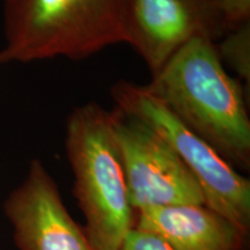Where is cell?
Returning <instances> with one entry per match:
<instances>
[{"label":"cell","mask_w":250,"mask_h":250,"mask_svg":"<svg viewBox=\"0 0 250 250\" xmlns=\"http://www.w3.org/2000/svg\"><path fill=\"white\" fill-rule=\"evenodd\" d=\"M117 250H171L160 239L133 228Z\"/></svg>","instance_id":"8fae6325"},{"label":"cell","mask_w":250,"mask_h":250,"mask_svg":"<svg viewBox=\"0 0 250 250\" xmlns=\"http://www.w3.org/2000/svg\"><path fill=\"white\" fill-rule=\"evenodd\" d=\"M145 87L232 167L249 170L246 88L225 70L212 41H190Z\"/></svg>","instance_id":"6da1fadb"},{"label":"cell","mask_w":250,"mask_h":250,"mask_svg":"<svg viewBox=\"0 0 250 250\" xmlns=\"http://www.w3.org/2000/svg\"><path fill=\"white\" fill-rule=\"evenodd\" d=\"M131 205L137 212L169 205H205L195 176L174 148L137 118L112 109Z\"/></svg>","instance_id":"5b68a950"},{"label":"cell","mask_w":250,"mask_h":250,"mask_svg":"<svg viewBox=\"0 0 250 250\" xmlns=\"http://www.w3.org/2000/svg\"><path fill=\"white\" fill-rule=\"evenodd\" d=\"M215 49L221 62H225L237 74V79L250 83V21L227 31L218 41Z\"/></svg>","instance_id":"9c48e42d"},{"label":"cell","mask_w":250,"mask_h":250,"mask_svg":"<svg viewBox=\"0 0 250 250\" xmlns=\"http://www.w3.org/2000/svg\"><path fill=\"white\" fill-rule=\"evenodd\" d=\"M0 66L55 58L81 61L126 44L122 0H2Z\"/></svg>","instance_id":"3957f363"},{"label":"cell","mask_w":250,"mask_h":250,"mask_svg":"<svg viewBox=\"0 0 250 250\" xmlns=\"http://www.w3.org/2000/svg\"><path fill=\"white\" fill-rule=\"evenodd\" d=\"M65 149L73 196L94 250H117L136 223L112 111L99 103L76 107L66 120Z\"/></svg>","instance_id":"7a4b0ae2"},{"label":"cell","mask_w":250,"mask_h":250,"mask_svg":"<svg viewBox=\"0 0 250 250\" xmlns=\"http://www.w3.org/2000/svg\"><path fill=\"white\" fill-rule=\"evenodd\" d=\"M134 228L171 250H247L249 236L206 205L183 204L137 212Z\"/></svg>","instance_id":"ba28073f"},{"label":"cell","mask_w":250,"mask_h":250,"mask_svg":"<svg viewBox=\"0 0 250 250\" xmlns=\"http://www.w3.org/2000/svg\"><path fill=\"white\" fill-rule=\"evenodd\" d=\"M2 211L19 250H94L39 159L30 161L26 177L5 198Z\"/></svg>","instance_id":"52a82bcc"},{"label":"cell","mask_w":250,"mask_h":250,"mask_svg":"<svg viewBox=\"0 0 250 250\" xmlns=\"http://www.w3.org/2000/svg\"><path fill=\"white\" fill-rule=\"evenodd\" d=\"M229 30L250 21V0H218Z\"/></svg>","instance_id":"30bf717a"},{"label":"cell","mask_w":250,"mask_h":250,"mask_svg":"<svg viewBox=\"0 0 250 250\" xmlns=\"http://www.w3.org/2000/svg\"><path fill=\"white\" fill-rule=\"evenodd\" d=\"M126 44L151 76L193 39L217 43L229 31L218 0H122Z\"/></svg>","instance_id":"8992f818"},{"label":"cell","mask_w":250,"mask_h":250,"mask_svg":"<svg viewBox=\"0 0 250 250\" xmlns=\"http://www.w3.org/2000/svg\"><path fill=\"white\" fill-rule=\"evenodd\" d=\"M115 107L161 136L189 168L205 205L250 236V181L187 127L145 85L120 80L111 87Z\"/></svg>","instance_id":"277c9868"}]
</instances>
